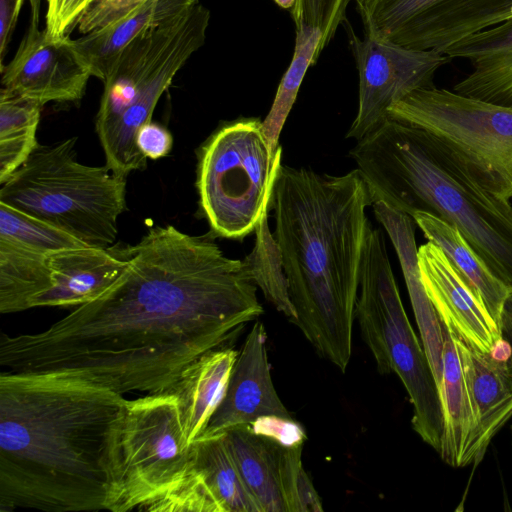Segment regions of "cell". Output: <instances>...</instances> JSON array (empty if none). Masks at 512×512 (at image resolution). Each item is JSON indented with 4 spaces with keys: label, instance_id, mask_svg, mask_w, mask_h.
I'll use <instances>...</instances> for the list:
<instances>
[{
    "label": "cell",
    "instance_id": "6da1fadb",
    "mask_svg": "<svg viewBox=\"0 0 512 512\" xmlns=\"http://www.w3.org/2000/svg\"><path fill=\"white\" fill-rule=\"evenodd\" d=\"M124 250V271L98 298L41 332L2 333L0 365L71 373L122 395L159 393L263 312L242 260L209 236L155 226Z\"/></svg>",
    "mask_w": 512,
    "mask_h": 512
},
{
    "label": "cell",
    "instance_id": "7a4b0ae2",
    "mask_svg": "<svg viewBox=\"0 0 512 512\" xmlns=\"http://www.w3.org/2000/svg\"><path fill=\"white\" fill-rule=\"evenodd\" d=\"M124 396L65 372L0 373V511L105 510Z\"/></svg>",
    "mask_w": 512,
    "mask_h": 512
},
{
    "label": "cell",
    "instance_id": "3957f363",
    "mask_svg": "<svg viewBox=\"0 0 512 512\" xmlns=\"http://www.w3.org/2000/svg\"><path fill=\"white\" fill-rule=\"evenodd\" d=\"M370 205L358 169L334 176L280 164L271 195L294 324L343 372L352 353Z\"/></svg>",
    "mask_w": 512,
    "mask_h": 512
},
{
    "label": "cell",
    "instance_id": "277c9868",
    "mask_svg": "<svg viewBox=\"0 0 512 512\" xmlns=\"http://www.w3.org/2000/svg\"><path fill=\"white\" fill-rule=\"evenodd\" d=\"M356 162L372 205L412 217L431 212L457 228L488 267L512 287V203L483 188L437 138L387 118L357 141Z\"/></svg>",
    "mask_w": 512,
    "mask_h": 512
},
{
    "label": "cell",
    "instance_id": "5b68a950",
    "mask_svg": "<svg viewBox=\"0 0 512 512\" xmlns=\"http://www.w3.org/2000/svg\"><path fill=\"white\" fill-rule=\"evenodd\" d=\"M210 11L198 0L142 33L122 52L110 75L96 115L95 129L106 166L127 178L143 170L147 158L136 144L162 94L187 60L205 43Z\"/></svg>",
    "mask_w": 512,
    "mask_h": 512
},
{
    "label": "cell",
    "instance_id": "8992f818",
    "mask_svg": "<svg viewBox=\"0 0 512 512\" xmlns=\"http://www.w3.org/2000/svg\"><path fill=\"white\" fill-rule=\"evenodd\" d=\"M76 138L37 145L3 183L0 202L86 243L109 248L126 209V178L76 159Z\"/></svg>",
    "mask_w": 512,
    "mask_h": 512
},
{
    "label": "cell",
    "instance_id": "52a82bcc",
    "mask_svg": "<svg viewBox=\"0 0 512 512\" xmlns=\"http://www.w3.org/2000/svg\"><path fill=\"white\" fill-rule=\"evenodd\" d=\"M355 319L381 374L396 373L413 406L412 427L437 452L443 431L439 389L404 309L382 230L369 225Z\"/></svg>",
    "mask_w": 512,
    "mask_h": 512
},
{
    "label": "cell",
    "instance_id": "ba28073f",
    "mask_svg": "<svg viewBox=\"0 0 512 512\" xmlns=\"http://www.w3.org/2000/svg\"><path fill=\"white\" fill-rule=\"evenodd\" d=\"M282 148L271 151L258 118L221 125L199 154L197 190L212 232L242 240L270 211Z\"/></svg>",
    "mask_w": 512,
    "mask_h": 512
},
{
    "label": "cell",
    "instance_id": "9c48e42d",
    "mask_svg": "<svg viewBox=\"0 0 512 512\" xmlns=\"http://www.w3.org/2000/svg\"><path fill=\"white\" fill-rule=\"evenodd\" d=\"M191 444L178 404L166 392L127 400L112 432L105 510H139L182 477Z\"/></svg>",
    "mask_w": 512,
    "mask_h": 512
},
{
    "label": "cell",
    "instance_id": "30bf717a",
    "mask_svg": "<svg viewBox=\"0 0 512 512\" xmlns=\"http://www.w3.org/2000/svg\"><path fill=\"white\" fill-rule=\"evenodd\" d=\"M388 115L433 135L483 188L512 200V107L433 86L397 101Z\"/></svg>",
    "mask_w": 512,
    "mask_h": 512
},
{
    "label": "cell",
    "instance_id": "8fae6325",
    "mask_svg": "<svg viewBox=\"0 0 512 512\" xmlns=\"http://www.w3.org/2000/svg\"><path fill=\"white\" fill-rule=\"evenodd\" d=\"M365 35L444 51L512 19V0H354Z\"/></svg>",
    "mask_w": 512,
    "mask_h": 512
},
{
    "label": "cell",
    "instance_id": "7c38bea8",
    "mask_svg": "<svg viewBox=\"0 0 512 512\" xmlns=\"http://www.w3.org/2000/svg\"><path fill=\"white\" fill-rule=\"evenodd\" d=\"M349 37L359 74V104L346 137L357 141L387 118L389 108L415 90L433 87L436 72L452 59L436 50L408 48L368 35L357 36L349 21Z\"/></svg>",
    "mask_w": 512,
    "mask_h": 512
},
{
    "label": "cell",
    "instance_id": "4fadbf2b",
    "mask_svg": "<svg viewBox=\"0 0 512 512\" xmlns=\"http://www.w3.org/2000/svg\"><path fill=\"white\" fill-rule=\"evenodd\" d=\"M222 432L242 481L260 512L323 510L302 466L303 444H284L257 432L251 424Z\"/></svg>",
    "mask_w": 512,
    "mask_h": 512
},
{
    "label": "cell",
    "instance_id": "5bb4252c",
    "mask_svg": "<svg viewBox=\"0 0 512 512\" xmlns=\"http://www.w3.org/2000/svg\"><path fill=\"white\" fill-rule=\"evenodd\" d=\"M141 511L260 512L237 470L224 432H204L191 443L181 479Z\"/></svg>",
    "mask_w": 512,
    "mask_h": 512
},
{
    "label": "cell",
    "instance_id": "9a60e30c",
    "mask_svg": "<svg viewBox=\"0 0 512 512\" xmlns=\"http://www.w3.org/2000/svg\"><path fill=\"white\" fill-rule=\"evenodd\" d=\"M0 71L2 88L42 105L81 100L92 76L73 39H51L32 24Z\"/></svg>",
    "mask_w": 512,
    "mask_h": 512
},
{
    "label": "cell",
    "instance_id": "2e32d148",
    "mask_svg": "<svg viewBox=\"0 0 512 512\" xmlns=\"http://www.w3.org/2000/svg\"><path fill=\"white\" fill-rule=\"evenodd\" d=\"M417 260L422 285L441 322L474 349L491 354L502 337L481 297L434 243L421 245Z\"/></svg>",
    "mask_w": 512,
    "mask_h": 512
},
{
    "label": "cell",
    "instance_id": "e0dca14e",
    "mask_svg": "<svg viewBox=\"0 0 512 512\" xmlns=\"http://www.w3.org/2000/svg\"><path fill=\"white\" fill-rule=\"evenodd\" d=\"M264 325L256 321L232 368L223 400L206 430L218 433L263 417L292 418L274 387Z\"/></svg>",
    "mask_w": 512,
    "mask_h": 512
},
{
    "label": "cell",
    "instance_id": "ac0fdd59",
    "mask_svg": "<svg viewBox=\"0 0 512 512\" xmlns=\"http://www.w3.org/2000/svg\"><path fill=\"white\" fill-rule=\"evenodd\" d=\"M127 262L124 246H85L51 254L53 285L33 300L32 308L78 307L89 303L119 278Z\"/></svg>",
    "mask_w": 512,
    "mask_h": 512
},
{
    "label": "cell",
    "instance_id": "d6986e66",
    "mask_svg": "<svg viewBox=\"0 0 512 512\" xmlns=\"http://www.w3.org/2000/svg\"><path fill=\"white\" fill-rule=\"evenodd\" d=\"M443 352L439 394L443 431L438 453L452 467L476 464L478 421L455 335L442 323Z\"/></svg>",
    "mask_w": 512,
    "mask_h": 512
},
{
    "label": "cell",
    "instance_id": "ffe728a7",
    "mask_svg": "<svg viewBox=\"0 0 512 512\" xmlns=\"http://www.w3.org/2000/svg\"><path fill=\"white\" fill-rule=\"evenodd\" d=\"M444 54L472 67L452 90L512 107V19L453 44Z\"/></svg>",
    "mask_w": 512,
    "mask_h": 512
},
{
    "label": "cell",
    "instance_id": "44dd1931",
    "mask_svg": "<svg viewBox=\"0 0 512 512\" xmlns=\"http://www.w3.org/2000/svg\"><path fill=\"white\" fill-rule=\"evenodd\" d=\"M237 355L223 345L211 349L190 362L162 391L176 399L190 444L204 433L223 400Z\"/></svg>",
    "mask_w": 512,
    "mask_h": 512
},
{
    "label": "cell",
    "instance_id": "7402d4cb",
    "mask_svg": "<svg viewBox=\"0 0 512 512\" xmlns=\"http://www.w3.org/2000/svg\"><path fill=\"white\" fill-rule=\"evenodd\" d=\"M374 215L385 228L399 259L422 345L438 389L442 375V322L422 285L415 240V221L403 212L382 202L372 205Z\"/></svg>",
    "mask_w": 512,
    "mask_h": 512
},
{
    "label": "cell",
    "instance_id": "603a6c76",
    "mask_svg": "<svg viewBox=\"0 0 512 512\" xmlns=\"http://www.w3.org/2000/svg\"><path fill=\"white\" fill-rule=\"evenodd\" d=\"M454 335L477 415V464L492 439L512 419V370L506 361L476 350Z\"/></svg>",
    "mask_w": 512,
    "mask_h": 512
},
{
    "label": "cell",
    "instance_id": "cb8c5ba5",
    "mask_svg": "<svg viewBox=\"0 0 512 512\" xmlns=\"http://www.w3.org/2000/svg\"><path fill=\"white\" fill-rule=\"evenodd\" d=\"M195 1L145 0L122 17L73 39L75 48L92 76L103 82L133 40L182 12Z\"/></svg>",
    "mask_w": 512,
    "mask_h": 512
},
{
    "label": "cell",
    "instance_id": "d4e9b609",
    "mask_svg": "<svg viewBox=\"0 0 512 512\" xmlns=\"http://www.w3.org/2000/svg\"><path fill=\"white\" fill-rule=\"evenodd\" d=\"M412 218L425 238L444 252L452 265L481 297L499 326L503 303L510 286L495 275L457 228L427 211H416Z\"/></svg>",
    "mask_w": 512,
    "mask_h": 512
},
{
    "label": "cell",
    "instance_id": "484cf974",
    "mask_svg": "<svg viewBox=\"0 0 512 512\" xmlns=\"http://www.w3.org/2000/svg\"><path fill=\"white\" fill-rule=\"evenodd\" d=\"M49 256L0 238V312L32 308L33 300L51 289Z\"/></svg>",
    "mask_w": 512,
    "mask_h": 512
},
{
    "label": "cell",
    "instance_id": "4316f807",
    "mask_svg": "<svg viewBox=\"0 0 512 512\" xmlns=\"http://www.w3.org/2000/svg\"><path fill=\"white\" fill-rule=\"evenodd\" d=\"M42 104L0 91V184H3L38 145L36 131Z\"/></svg>",
    "mask_w": 512,
    "mask_h": 512
},
{
    "label": "cell",
    "instance_id": "83f0119b",
    "mask_svg": "<svg viewBox=\"0 0 512 512\" xmlns=\"http://www.w3.org/2000/svg\"><path fill=\"white\" fill-rule=\"evenodd\" d=\"M321 40L322 32L318 27L305 23L296 25L295 47L291 63L280 81L271 109L262 121L263 130L273 154H276L279 148L280 133L294 105L304 76L320 56Z\"/></svg>",
    "mask_w": 512,
    "mask_h": 512
},
{
    "label": "cell",
    "instance_id": "f1b7e54d",
    "mask_svg": "<svg viewBox=\"0 0 512 512\" xmlns=\"http://www.w3.org/2000/svg\"><path fill=\"white\" fill-rule=\"evenodd\" d=\"M266 212L255 228L252 251L242 260L249 279L260 287L265 299L292 323L296 312L289 297L288 280L280 246L271 232Z\"/></svg>",
    "mask_w": 512,
    "mask_h": 512
},
{
    "label": "cell",
    "instance_id": "f546056e",
    "mask_svg": "<svg viewBox=\"0 0 512 512\" xmlns=\"http://www.w3.org/2000/svg\"><path fill=\"white\" fill-rule=\"evenodd\" d=\"M0 238L51 254L87 245L73 235L0 202Z\"/></svg>",
    "mask_w": 512,
    "mask_h": 512
},
{
    "label": "cell",
    "instance_id": "4dcf8cb0",
    "mask_svg": "<svg viewBox=\"0 0 512 512\" xmlns=\"http://www.w3.org/2000/svg\"><path fill=\"white\" fill-rule=\"evenodd\" d=\"M352 0H298L290 11L295 26L305 23L322 32L319 53L333 40L340 25L348 22L346 10Z\"/></svg>",
    "mask_w": 512,
    "mask_h": 512
},
{
    "label": "cell",
    "instance_id": "1f68e13d",
    "mask_svg": "<svg viewBox=\"0 0 512 512\" xmlns=\"http://www.w3.org/2000/svg\"><path fill=\"white\" fill-rule=\"evenodd\" d=\"M45 31L54 40L69 38L94 0H46Z\"/></svg>",
    "mask_w": 512,
    "mask_h": 512
},
{
    "label": "cell",
    "instance_id": "d6a6232c",
    "mask_svg": "<svg viewBox=\"0 0 512 512\" xmlns=\"http://www.w3.org/2000/svg\"><path fill=\"white\" fill-rule=\"evenodd\" d=\"M145 0H96L85 12L78 30L87 34L128 13Z\"/></svg>",
    "mask_w": 512,
    "mask_h": 512
},
{
    "label": "cell",
    "instance_id": "836d02e7",
    "mask_svg": "<svg viewBox=\"0 0 512 512\" xmlns=\"http://www.w3.org/2000/svg\"><path fill=\"white\" fill-rule=\"evenodd\" d=\"M136 144L146 158L159 159L169 154L173 138L165 127L150 121L138 130Z\"/></svg>",
    "mask_w": 512,
    "mask_h": 512
},
{
    "label": "cell",
    "instance_id": "e575fe53",
    "mask_svg": "<svg viewBox=\"0 0 512 512\" xmlns=\"http://www.w3.org/2000/svg\"><path fill=\"white\" fill-rule=\"evenodd\" d=\"M25 0H0V69Z\"/></svg>",
    "mask_w": 512,
    "mask_h": 512
},
{
    "label": "cell",
    "instance_id": "d590c367",
    "mask_svg": "<svg viewBox=\"0 0 512 512\" xmlns=\"http://www.w3.org/2000/svg\"><path fill=\"white\" fill-rule=\"evenodd\" d=\"M499 328L501 337L508 346L509 356L506 360L508 367L512 370V287L503 303Z\"/></svg>",
    "mask_w": 512,
    "mask_h": 512
},
{
    "label": "cell",
    "instance_id": "8d00e7d4",
    "mask_svg": "<svg viewBox=\"0 0 512 512\" xmlns=\"http://www.w3.org/2000/svg\"><path fill=\"white\" fill-rule=\"evenodd\" d=\"M30 4L31 11V22L30 24L39 26L40 20V7L42 0H28Z\"/></svg>",
    "mask_w": 512,
    "mask_h": 512
},
{
    "label": "cell",
    "instance_id": "74e56055",
    "mask_svg": "<svg viewBox=\"0 0 512 512\" xmlns=\"http://www.w3.org/2000/svg\"><path fill=\"white\" fill-rule=\"evenodd\" d=\"M274 2L279 7L291 11L297 4L298 0H274Z\"/></svg>",
    "mask_w": 512,
    "mask_h": 512
},
{
    "label": "cell",
    "instance_id": "f35d334b",
    "mask_svg": "<svg viewBox=\"0 0 512 512\" xmlns=\"http://www.w3.org/2000/svg\"><path fill=\"white\" fill-rule=\"evenodd\" d=\"M511 433H512V426H511Z\"/></svg>",
    "mask_w": 512,
    "mask_h": 512
},
{
    "label": "cell",
    "instance_id": "ab89813d",
    "mask_svg": "<svg viewBox=\"0 0 512 512\" xmlns=\"http://www.w3.org/2000/svg\"><path fill=\"white\" fill-rule=\"evenodd\" d=\"M95 1H96V0H94V2H95ZM94 2H93V3H94Z\"/></svg>",
    "mask_w": 512,
    "mask_h": 512
}]
</instances>
